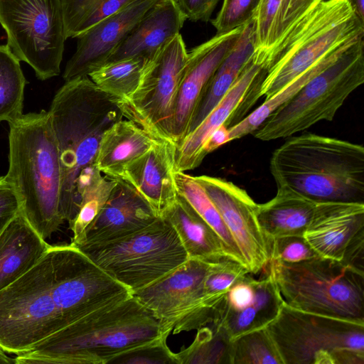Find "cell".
Returning <instances> with one entry per match:
<instances>
[{
  "label": "cell",
  "instance_id": "cell-15",
  "mask_svg": "<svg viewBox=\"0 0 364 364\" xmlns=\"http://www.w3.org/2000/svg\"><path fill=\"white\" fill-rule=\"evenodd\" d=\"M244 26L216 33L188 53L172 118V141L176 147L188 136L193 116L210 79L235 46Z\"/></svg>",
  "mask_w": 364,
  "mask_h": 364
},
{
  "label": "cell",
  "instance_id": "cell-38",
  "mask_svg": "<svg viewBox=\"0 0 364 364\" xmlns=\"http://www.w3.org/2000/svg\"><path fill=\"white\" fill-rule=\"evenodd\" d=\"M261 0H223L216 17L211 20L216 33H227L249 23Z\"/></svg>",
  "mask_w": 364,
  "mask_h": 364
},
{
  "label": "cell",
  "instance_id": "cell-21",
  "mask_svg": "<svg viewBox=\"0 0 364 364\" xmlns=\"http://www.w3.org/2000/svg\"><path fill=\"white\" fill-rule=\"evenodd\" d=\"M186 19L176 0H156L105 63L129 58L151 60L180 33Z\"/></svg>",
  "mask_w": 364,
  "mask_h": 364
},
{
  "label": "cell",
  "instance_id": "cell-17",
  "mask_svg": "<svg viewBox=\"0 0 364 364\" xmlns=\"http://www.w3.org/2000/svg\"><path fill=\"white\" fill-rule=\"evenodd\" d=\"M253 55V54H252ZM267 69L255 62L252 55L230 89L200 124L176 147L175 172H185L197 168L203 161V144L210 134L225 124L230 123L240 107L252 95L254 89L261 88Z\"/></svg>",
  "mask_w": 364,
  "mask_h": 364
},
{
  "label": "cell",
  "instance_id": "cell-11",
  "mask_svg": "<svg viewBox=\"0 0 364 364\" xmlns=\"http://www.w3.org/2000/svg\"><path fill=\"white\" fill-rule=\"evenodd\" d=\"M266 329L284 364H335L339 349L364 351V322L299 311L285 302Z\"/></svg>",
  "mask_w": 364,
  "mask_h": 364
},
{
  "label": "cell",
  "instance_id": "cell-37",
  "mask_svg": "<svg viewBox=\"0 0 364 364\" xmlns=\"http://www.w3.org/2000/svg\"><path fill=\"white\" fill-rule=\"evenodd\" d=\"M247 273L242 264L229 259L210 262L203 282L204 296L227 291Z\"/></svg>",
  "mask_w": 364,
  "mask_h": 364
},
{
  "label": "cell",
  "instance_id": "cell-24",
  "mask_svg": "<svg viewBox=\"0 0 364 364\" xmlns=\"http://www.w3.org/2000/svg\"><path fill=\"white\" fill-rule=\"evenodd\" d=\"M317 201L286 186H277L275 196L257 204V217L267 238L303 236L314 214Z\"/></svg>",
  "mask_w": 364,
  "mask_h": 364
},
{
  "label": "cell",
  "instance_id": "cell-23",
  "mask_svg": "<svg viewBox=\"0 0 364 364\" xmlns=\"http://www.w3.org/2000/svg\"><path fill=\"white\" fill-rule=\"evenodd\" d=\"M159 141L130 120L115 122L104 133L95 165L105 176L119 180L125 168Z\"/></svg>",
  "mask_w": 364,
  "mask_h": 364
},
{
  "label": "cell",
  "instance_id": "cell-35",
  "mask_svg": "<svg viewBox=\"0 0 364 364\" xmlns=\"http://www.w3.org/2000/svg\"><path fill=\"white\" fill-rule=\"evenodd\" d=\"M116 183V180L105 176L85 191L78 211L69 223L73 233L71 244L78 242L87 228L98 217Z\"/></svg>",
  "mask_w": 364,
  "mask_h": 364
},
{
  "label": "cell",
  "instance_id": "cell-22",
  "mask_svg": "<svg viewBox=\"0 0 364 364\" xmlns=\"http://www.w3.org/2000/svg\"><path fill=\"white\" fill-rule=\"evenodd\" d=\"M50 246L21 210L0 233V290L28 272Z\"/></svg>",
  "mask_w": 364,
  "mask_h": 364
},
{
  "label": "cell",
  "instance_id": "cell-5",
  "mask_svg": "<svg viewBox=\"0 0 364 364\" xmlns=\"http://www.w3.org/2000/svg\"><path fill=\"white\" fill-rule=\"evenodd\" d=\"M270 171L286 186L317 202L364 203V148L336 138L307 133L274 150Z\"/></svg>",
  "mask_w": 364,
  "mask_h": 364
},
{
  "label": "cell",
  "instance_id": "cell-13",
  "mask_svg": "<svg viewBox=\"0 0 364 364\" xmlns=\"http://www.w3.org/2000/svg\"><path fill=\"white\" fill-rule=\"evenodd\" d=\"M188 53L177 34L148 62L136 90L114 100L124 117L158 140L173 141L174 104Z\"/></svg>",
  "mask_w": 364,
  "mask_h": 364
},
{
  "label": "cell",
  "instance_id": "cell-8",
  "mask_svg": "<svg viewBox=\"0 0 364 364\" xmlns=\"http://www.w3.org/2000/svg\"><path fill=\"white\" fill-rule=\"evenodd\" d=\"M364 34L271 113L252 133L262 141L286 138L321 121H331L349 95L364 82Z\"/></svg>",
  "mask_w": 364,
  "mask_h": 364
},
{
  "label": "cell",
  "instance_id": "cell-1",
  "mask_svg": "<svg viewBox=\"0 0 364 364\" xmlns=\"http://www.w3.org/2000/svg\"><path fill=\"white\" fill-rule=\"evenodd\" d=\"M74 245L50 246L0 290V348L22 354L81 318L132 296Z\"/></svg>",
  "mask_w": 364,
  "mask_h": 364
},
{
  "label": "cell",
  "instance_id": "cell-41",
  "mask_svg": "<svg viewBox=\"0 0 364 364\" xmlns=\"http://www.w3.org/2000/svg\"><path fill=\"white\" fill-rule=\"evenodd\" d=\"M21 210L18 194L7 176H0V233Z\"/></svg>",
  "mask_w": 364,
  "mask_h": 364
},
{
  "label": "cell",
  "instance_id": "cell-16",
  "mask_svg": "<svg viewBox=\"0 0 364 364\" xmlns=\"http://www.w3.org/2000/svg\"><path fill=\"white\" fill-rule=\"evenodd\" d=\"M156 1L136 0L79 35L76 51L63 73L65 81L88 76L103 65Z\"/></svg>",
  "mask_w": 364,
  "mask_h": 364
},
{
  "label": "cell",
  "instance_id": "cell-14",
  "mask_svg": "<svg viewBox=\"0 0 364 364\" xmlns=\"http://www.w3.org/2000/svg\"><path fill=\"white\" fill-rule=\"evenodd\" d=\"M220 213L250 274L264 269L272 257V242L257 217V206L247 191L223 178L195 176Z\"/></svg>",
  "mask_w": 364,
  "mask_h": 364
},
{
  "label": "cell",
  "instance_id": "cell-30",
  "mask_svg": "<svg viewBox=\"0 0 364 364\" xmlns=\"http://www.w3.org/2000/svg\"><path fill=\"white\" fill-rule=\"evenodd\" d=\"M174 180L178 193L187 200L220 237L229 259L244 265L240 250L220 213L204 188L196 180L195 176L186 174L185 172L176 171Z\"/></svg>",
  "mask_w": 364,
  "mask_h": 364
},
{
  "label": "cell",
  "instance_id": "cell-39",
  "mask_svg": "<svg viewBox=\"0 0 364 364\" xmlns=\"http://www.w3.org/2000/svg\"><path fill=\"white\" fill-rule=\"evenodd\" d=\"M318 257L303 236H287L272 242L271 259L294 263Z\"/></svg>",
  "mask_w": 364,
  "mask_h": 364
},
{
  "label": "cell",
  "instance_id": "cell-33",
  "mask_svg": "<svg viewBox=\"0 0 364 364\" xmlns=\"http://www.w3.org/2000/svg\"><path fill=\"white\" fill-rule=\"evenodd\" d=\"M230 345L225 332L211 324L198 329L192 343L176 355L178 364H230Z\"/></svg>",
  "mask_w": 364,
  "mask_h": 364
},
{
  "label": "cell",
  "instance_id": "cell-31",
  "mask_svg": "<svg viewBox=\"0 0 364 364\" xmlns=\"http://www.w3.org/2000/svg\"><path fill=\"white\" fill-rule=\"evenodd\" d=\"M149 61L141 58H129L107 63L88 76L97 87L114 100H121L136 90Z\"/></svg>",
  "mask_w": 364,
  "mask_h": 364
},
{
  "label": "cell",
  "instance_id": "cell-2",
  "mask_svg": "<svg viewBox=\"0 0 364 364\" xmlns=\"http://www.w3.org/2000/svg\"><path fill=\"white\" fill-rule=\"evenodd\" d=\"M48 112L61 166L62 212L70 223L85 191L103 176L95 160L105 132L124 116L113 97L88 76L66 81Z\"/></svg>",
  "mask_w": 364,
  "mask_h": 364
},
{
  "label": "cell",
  "instance_id": "cell-32",
  "mask_svg": "<svg viewBox=\"0 0 364 364\" xmlns=\"http://www.w3.org/2000/svg\"><path fill=\"white\" fill-rule=\"evenodd\" d=\"M26 78L20 60L0 45V122H12L23 114Z\"/></svg>",
  "mask_w": 364,
  "mask_h": 364
},
{
  "label": "cell",
  "instance_id": "cell-29",
  "mask_svg": "<svg viewBox=\"0 0 364 364\" xmlns=\"http://www.w3.org/2000/svg\"><path fill=\"white\" fill-rule=\"evenodd\" d=\"M352 39L324 55L272 97L265 99L264 102L256 109L237 124L229 127L230 141L252 134L277 108L288 101L312 78L333 63L342 54Z\"/></svg>",
  "mask_w": 364,
  "mask_h": 364
},
{
  "label": "cell",
  "instance_id": "cell-6",
  "mask_svg": "<svg viewBox=\"0 0 364 364\" xmlns=\"http://www.w3.org/2000/svg\"><path fill=\"white\" fill-rule=\"evenodd\" d=\"M364 34V23L347 0H326L295 23L262 57L267 69L260 97L268 99L318 60Z\"/></svg>",
  "mask_w": 364,
  "mask_h": 364
},
{
  "label": "cell",
  "instance_id": "cell-43",
  "mask_svg": "<svg viewBox=\"0 0 364 364\" xmlns=\"http://www.w3.org/2000/svg\"><path fill=\"white\" fill-rule=\"evenodd\" d=\"M135 1L136 0H102L94 12L84 22L78 36L98 22L119 12Z\"/></svg>",
  "mask_w": 364,
  "mask_h": 364
},
{
  "label": "cell",
  "instance_id": "cell-36",
  "mask_svg": "<svg viewBox=\"0 0 364 364\" xmlns=\"http://www.w3.org/2000/svg\"><path fill=\"white\" fill-rule=\"evenodd\" d=\"M169 335L127 351L110 361L114 364H178L176 353L167 346Z\"/></svg>",
  "mask_w": 364,
  "mask_h": 364
},
{
  "label": "cell",
  "instance_id": "cell-40",
  "mask_svg": "<svg viewBox=\"0 0 364 364\" xmlns=\"http://www.w3.org/2000/svg\"><path fill=\"white\" fill-rule=\"evenodd\" d=\"M63 9L65 34L76 38L84 22L102 0H60Z\"/></svg>",
  "mask_w": 364,
  "mask_h": 364
},
{
  "label": "cell",
  "instance_id": "cell-25",
  "mask_svg": "<svg viewBox=\"0 0 364 364\" xmlns=\"http://www.w3.org/2000/svg\"><path fill=\"white\" fill-rule=\"evenodd\" d=\"M161 218L173 227L189 258L206 262L229 259L218 234L178 193Z\"/></svg>",
  "mask_w": 364,
  "mask_h": 364
},
{
  "label": "cell",
  "instance_id": "cell-44",
  "mask_svg": "<svg viewBox=\"0 0 364 364\" xmlns=\"http://www.w3.org/2000/svg\"><path fill=\"white\" fill-rule=\"evenodd\" d=\"M364 231L358 233L347 247L341 261L358 271H363Z\"/></svg>",
  "mask_w": 364,
  "mask_h": 364
},
{
  "label": "cell",
  "instance_id": "cell-27",
  "mask_svg": "<svg viewBox=\"0 0 364 364\" xmlns=\"http://www.w3.org/2000/svg\"><path fill=\"white\" fill-rule=\"evenodd\" d=\"M254 51V23L252 19L245 25L235 46L210 79L193 116L188 135L200 124L230 89Z\"/></svg>",
  "mask_w": 364,
  "mask_h": 364
},
{
  "label": "cell",
  "instance_id": "cell-7",
  "mask_svg": "<svg viewBox=\"0 0 364 364\" xmlns=\"http://www.w3.org/2000/svg\"><path fill=\"white\" fill-rule=\"evenodd\" d=\"M268 268L288 306L364 322V272L320 256L294 263L271 259Z\"/></svg>",
  "mask_w": 364,
  "mask_h": 364
},
{
  "label": "cell",
  "instance_id": "cell-28",
  "mask_svg": "<svg viewBox=\"0 0 364 364\" xmlns=\"http://www.w3.org/2000/svg\"><path fill=\"white\" fill-rule=\"evenodd\" d=\"M257 279L254 301L245 309L215 319L211 324L223 329L230 341L247 332L266 328L278 316L284 299L267 267Z\"/></svg>",
  "mask_w": 364,
  "mask_h": 364
},
{
  "label": "cell",
  "instance_id": "cell-10",
  "mask_svg": "<svg viewBox=\"0 0 364 364\" xmlns=\"http://www.w3.org/2000/svg\"><path fill=\"white\" fill-rule=\"evenodd\" d=\"M7 47L46 80L60 73L67 39L60 0H0Z\"/></svg>",
  "mask_w": 364,
  "mask_h": 364
},
{
  "label": "cell",
  "instance_id": "cell-9",
  "mask_svg": "<svg viewBox=\"0 0 364 364\" xmlns=\"http://www.w3.org/2000/svg\"><path fill=\"white\" fill-rule=\"evenodd\" d=\"M77 248L132 294L165 277L189 259L175 229L161 217L125 237Z\"/></svg>",
  "mask_w": 364,
  "mask_h": 364
},
{
  "label": "cell",
  "instance_id": "cell-45",
  "mask_svg": "<svg viewBox=\"0 0 364 364\" xmlns=\"http://www.w3.org/2000/svg\"><path fill=\"white\" fill-rule=\"evenodd\" d=\"M230 141L229 127L225 124L214 130L205 141L202 154L204 158L210 152Z\"/></svg>",
  "mask_w": 364,
  "mask_h": 364
},
{
  "label": "cell",
  "instance_id": "cell-19",
  "mask_svg": "<svg viewBox=\"0 0 364 364\" xmlns=\"http://www.w3.org/2000/svg\"><path fill=\"white\" fill-rule=\"evenodd\" d=\"M364 231V203L317 202L303 237L320 257L341 261L348 245Z\"/></svg>",
  "mask_w": 364,
  "mask_h": 364
},
{
  "label": "cell",
  "instance_id": "cell-26",
  "mask_svg": "<svg viewBox=\"0 0 364 364\" xmlns=\"http://www.w3.org/2000/svg\"><path fill=\"white\" fill-rule=\"evenodd\" d=\"M323 1L261 0L252 18L254 60L259 64L265 53L295 23Z\"/></svg>",
  "mask_w": 364,
  "mask_h": 364
},
{
  "label": "cell",
  "instance_id": "cell-3",
  "mask_svg": "<svg viewBox=\"0 0 364 364\" xmlns=\"http://www.w3.org/2000/svg\"><path fill=\"white\" fill-rule=\"evenodd\" d=\"M159 321L133 295L92 312L14 358L16 364H109L163 335Z\"/></svg>",
  "mask_w": 364,
  "mask_h": 364
},
{
  "label": "cell",
  "instance_id": "cell-47",
  "mask_svg": "<svg viewBox=\"0 0 364 364\" xmlns=\"http://www.w3.org/2000/svg\"><path fill=\"white\" fill-rule=\"evenodd\" d=\"M15 363L14 358L6 355V353L0 348V364Z\"/></svg>",
  "mask_w": 364,
  "mask_h": 364
},
{
  "label": "cell",
  "instance_id": "cell-34",
  "mask_svg": "<svg viewBox=\"0 0 364 364\" xmlns=\"http://www.w3.org/2000/svg\"><path fill=\"white\" fill-rule=\"evenodd\" d=\"M230 364H284L266 328L244 333L231 341Z\"/></svg>",
  "mask_w": 364,
  "mask_h": 364
},
{
  "label": "cell",
  "instance_id": "cell-46",
  "mask_svg": "<svg viewBox=\"0 0 364 364\" xmlns=\"http://www.w3.org/2000/svg\"><path fill=\"white\" fill-rule=\"evenodd\" d=\"M358 18L364 23V0H347Z\"/></svg>",
  "mask_w": 364,
  "mask_h": 364
},
{
  "label": "cell",
  "instance_id": "cell-42",
  "mask_svg": "<svg viewBox=\"0 0 364 364\" xmlns=\"http://www.w3.org/2000/svg\"><path fill=\"white\" fill-rule=\"evenodd\" d=\"M186 18L208 22L220 0H176Z\"/></svg>",
  "mask_w": 364,
  "mask_h": 364
},
{
  "label": "cell",
  "instance_id": "cell-12",
  "mask_svg": "<svg viewBox=\"0 0 364 364\" xmlns=\"http://www.w3.org/2000/svg\"><path fill=\"white\" fill-rule=\"evenodd\" d=\"M210 263L189 258L132 295L159 321L165 331L198 330L213 322L228 291L204 296L203 282Z\"/></svg>",
  "mask_w": 364,
  "mask_h": 364
},
{
  "label": "cell",
  "instance_id": "cell-18",
  "mask_svg": "<svg viewBox=\"0 0 364 364\" xmlns=\"http://www.w3.org/2000/svg\"><path fill=\"white\" fill-rule=\"evenodd\" d=\"M117 183L93 223L76 247L105 243L134 234L146 228L159 217L148 203L122 180Z\"/></svg>",
  "mask_w": 364,
  "mask_h": 364
},
{
  "label": "cell",
  "instance_id": "cell-4",
  "mask_svg": "<svg viewBox=\"0 0 364 364\" xmlns=\"http://www.w3.org/2000/svg\"><path fill=\"white\" fill-rule=\"evenodd\" d=\"M6 174L24 216L45 240L65 221L61 206L62 171L48 111L29 112L9 123Z\"/></svg>",
  "mask_w": 364,
  "mask_h": 364
},
{
  "label": "cell",
  "instance_id": "cell-20",
  "mask_svg": "<svg viewBox=\"0 0 364 364\" xmlns=\"http://www.w3.org/2000/svg\"><path fill=\"white\" fill-rule=\"evenodd\" d=\"M176 149L173 141H159L128 166L119 179L134 188L158 217H162L178 196L174 180Z\"/></svg>",
  "mask_w": 364,
  "mask_h": 364
}]
</instances>
